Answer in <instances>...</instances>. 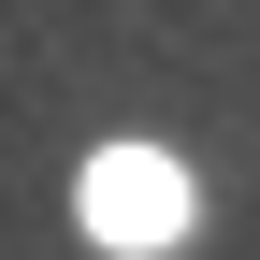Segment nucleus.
<instances>
[{
	"mask_svg": "<svg viewBox=\"0 0 260 260\" xmlns=\"http://www.w3.org/2000/svg\"><path fill=\"white\" fill-rule=\"evenodd\" d=\"M87 232H102L116 260H159L188 232V174L159 145H102V159H87Z\"/></svg>",
	"mask_w": 260,
	"mask_h": 260,
	"instance_id": "nucleus-1",
	"label": "nucleus"
}]
</instances>
